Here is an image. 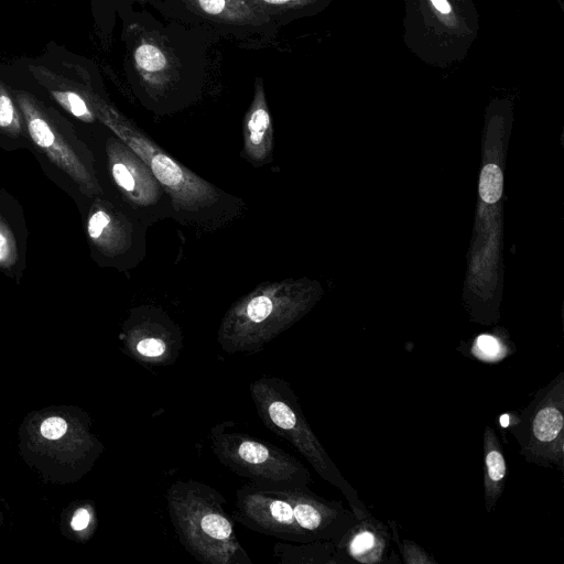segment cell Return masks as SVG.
<instances>
[{
    "mask_svg": "<svg viewBox=\"0 0 564 564\" xmlns=\"http://www.w3.org/2000/svg\"><path fill=\"white\" fill-rule=\"evenodd\" d=\"M235 521L286 542H338L357 522L341 502L310 487L264 488L249 482L236 491Z\"/></svg>",
    "mask_w": 564,
    "mask_h": 564,
    "instance_id": "cell-1",
    "label": "cell"
},
{
    "mask_svg": "<svg viewBox=\"0 0 564 564\" xmlns=\"http://www.w3.org/2000/svg\"><path fill=\"white\" fill-rule=\"evenodd\" d=\"M167 513L183 547L203 564H252L239 542L226 498L207 484L176 480L166 489Z\"/></svg>",
    "mask_w": 564,
    "mask_h": 564,
    "instance_id": "cell-2",
    "label": "cell"
},
{
    "mask_svg": "<svg viewBox=\"0 0 564 564\" xmlns=\"http://www.w3.org/2000/svg\"><path fill=\"white\" fill-rule=\"evenodd\" d=\"M315 295L303 279L262 283L227 310L217 341L228 354L257 352L302 318Z\"/></svg>",
    "mask_w": 564,
    "mask_h": 564,
    "instance_id": "cell-3",
    "label": "cell"
},
{
    "mask_svg": "<svg viewBox=\"0 0 564 564\" xmlns=\"http://www.w3.org/2000/svg\"><path fill=\"white\" fill-rule=\"evenodd\" d=\"M249 392L263 425L290 443L319 477L340 490L357 520L370 516L315 435L290 383L279 377L262 376L250 383Z\"/></svg>",
    "mask_w": 564,
    "mask_h": 564,
    "instance_id": "cell-4",
    "label": "cell"
},
{
    "mask_svg": "<svg viewBox=\"0 0 564 564\" xmlns=\"http://www.w3.org/2000/svg\"><path fill=\"white\" fill-rule=\"evenodd\" d=\"M14 95L34 152L84 198L102 195L93 154L69 122L30 94L15 91Z\"/></svg>",
    "mask_w": 564,
    "mask_h": 564,
    "instance_id": "cell-5",
    "label": "cell"
},
{
    "mask_svg": "<svg viewBox=\"0 0 564 564\" xmlns=\"http://www.w3.org/2000/svg\"><path fill=\"white\" fill-rule=\"evenodd\" d=\"M212 451L217 459L249 484L264 488L310 487L307 468L282 448L239 431L225 421L209 431Z\"/></svg>",
    "mask_w": 564,
    "mask_h": 564,
    "instance_id": "cell-6",
    "label": "cell"
},
{
    "mask_svg": "<svg viewBox=\"0 0 564 564\" xmlns=\"http://www.w3.org/2000/svg\"><path fill=\"white\" fill-rule=\"evenodd\" d=\"M90 106L95 116L148 164L177 212L199 213L218 202L219 193L210 183L176 162L112 110L95 101Z\"/></svg>",
    "mask_w": 564,
    "mask_h": 564,
    "instance_id": "cell-7",
    "label": "cell"
},
{
    "mask_svg": "<svg viewBox=\"0 0 564 564\" xmlns=\"http://www.w3.org/2000/svg\"><path fill=\"white\" fill-rule=\"evenodd\" d=\"M510 433L527 462L563 470L564 372L535 393L518 415Z\"/></svg>",
    "mask_w": 564,
    "mask_h": 564,
    "instance_id": "cell-8",
    "label": "cell"
},
{
    "mask_svg": "<svg viewBox=\"0 0 564 564\" xmlns=\"http://www.w3.org/2000/svg\"><path fill=\"white\" fill-rule=\"evenodd\" d=\"M84 229L91 257L99 264H115L130 251L133 228L128 217L112 203L96 196L84 216Z\"/></svg>",
    "mask_w": 564,
    "mask_h": 564,
    "instance_id": "cell-9",
    "label": "cell"
},
{
    "mask_svg": "<svg viewBox=\"0 0 564 564\" xmlns=\"http://www.w3.org/2000/svg\"><path fill=\"white\" fill-rule=\"evenodd\" d=\"M109 176L123 199L133 207H152L164 189L148 164L119 138L106 143Z\"/></svg>",
    "mask_w": 564,
    "mask_h": 564,
    "instance_id": "cell-10",
    "label": "cell"
},
{
    "mask_svg": "<svg viewBox=\"0 0 564 564\" xmlns=\"http://www.w3.org/2000/svg\"><path fill=\"white\" fill-rule=\"evenodd\" d=\"M128 354L144 367L175 362L182 350V335L176 326L159 314L133 316L124 332Z\"/></svg>",
    "mask_w": 564,
    "mask_h": 564,
    "instance_id": "cell-11",
    "label": "cell"
},
{
    "mask_svg": "<svg viewBox=\"0 0 564 564\" xmlns=\"http://www.w3.org/2000/svg\"><path fill=\"white\" fill-rule=\"evenodd\" d=\"M28 229L23 209L0 189V271L20 283L26 267Z\"/></svg>",
    "mask_w": 564,
    "mask_h": 564,
    "instance_id": "cell-12",
    "label": "cell"
},
{
    "mask_svg": "<svg viewBox=\"0 0 564 564\" xmlns=\"http://www.w3.org/2000/svg\"><path fill=\"white\" fill-rule=\"evenodd\" d=\"M390 539L388 528L372 514L357 520L335 543V563L382 564L388 561Z\"/></svg>",
    "mask_w": 564,
    "mask_h": 564,
    "instance_id": "cell-13",
    "label": "cell"
},
{
    "mask_svg": "<svg viewBox=\"0 0 564 564\" xmlns=\"http://www.w3.org/2000/svg\"><path fill=\"white\" fill-rule=\"evenodd\" d=\"M273 128L261 82L258 80L250 108L243 121L245 158L254 166L268 163L272 156Z\"/></svg>",
    "mask_w": 564,
    "mask_h": 564,
    "instance_id": "cell-14",
    "label": "cell"
},
{
    "mask_svg": "<svg viewBox=\"0 0 564 564\" xmlns=\"http://www.w3.org/2000/svg\"><path fill=\"white\" fill-rule=\"evenodd\" d=\"M507 478V463L502 446L492 427L484 431V497L490 513L502 496Z\"/></svg>",
    "mask_w": 564,
    "mask_h": 564,
    "instance_id": "cell-15",
    "label": "cell"
},
{
    "mask_svg": "<svg viewBox=\"0 0 564 564\" xmlns=\"http://www.w3.org/2000/svg\"><path fill=\"white\" fill-rule=\"evenodd\" d=\"M335 554L333 541L278 542L273 546V557L280 564H336Z\"/></svg>",
    "mask_w": 564,
    "mask_h": 564,
    "instance_id": "cell-16",
    "label": "cell"
},
{
    "mask_svg": "<svg viewBox=\"0 0 564 564\" xmlns=\"http://www.w3.org/2000/svg\"><path fill=\"white\" fill-rule=\"evenodd\" d=\"M0 148L17 150L30 148L23 117L17 101L0 84Z\"/></svg>",
    "mask_w": 564,
    "mask_h": 564,
    "instance_id": "cell-17",
    "label": "cell"
},
{
    "mask_svg": "<svg viewBox=\"0 0 564 564\" xmlns=\"http://www.w3.org/2000/svg\"><path fill=\"white\" fill-rule=\"evenodd\" d=\"M53 98L75 118L90 123L96 116L90 104L78 93L73 90H53Z\"/></svg>",
    "mask_w": 564,
    "mask_h": 564,
    "instance_id": "cell-18",
    "label": "cell"
},
{
    "mask_svg": "<svg viewBox=\"0 0 564 564\" xmlns=\"http://www.w3.org/2000/svg\"><path fill=\"white\" fill-rule=\"evenodd\" d=\"M503 176L497 164H486L479 177L480 198L488 204L496 203L502 194Z\"/></svg>",
    "mask_w": 564,
    "mask_h": 564,
    "instance_id": "cell-19",
    "label": "cell"
},
{
    "mask_svg": "<svg viewBox=\"0 0 564 564\" xmlns=\"http://www.w3.org/2000/svg\"><path fill=\"white\" fill-rule=\"evenodd\" d=\"M471 354L480 360L495 362L505 358L508 350L497 337L482 334L476 338Z\"/></svg>",
    "mask_w": 564,
    "mask_h": 564,
    "instance_id": "cell-20",
    "label": "cell"
},
{
    "mask_svg": "<svg viewBox=\"0 0 564 564\" xmlns=\"http://www.w3.org/2000/svg\"><path fill=\"white\" fill-rule=\"evenodd\" d=\"M135 62L141 70L148 73H158L165 66V56L155 45L141 44L134 53Z\"/></svg>",
    "mask_w": 564,
    "mask_h": 564,
    "instance_id": "cell-21",
    "label": "cell"
},
{
    "mask_svg": "<svg viewBox=\"0 0 564 564\" xmlns=\"http://www.w3.org/2000/svg\"><path fill=\"white\" fill-rule=\"evenodd\" d=\"M389 523L392 530L391 536L399 546L403 562L408 564L436 563L433 556H430V554H427L423 547H421L413 541L406 539L400 540L398 536V531L394 528V522L390 521Z\"/></svg>",
    "mask_w": 564,
    "mask_h": 564,
    "instance_id": "cell-22",
    "label": "cell"
},
{
    "mask_svg": "<svg viewBox=\"0 0 564 564\" xmlns=\"http://www.w3.org/2000/svg\"><path fill=\"white\" fill-rule=\"evenodd\" d=\"M206 14L217 18H235L241 13L240 0H195Z\"/></svg>",
    "mask_w": 564,
    "mask_h": 564,
    "instance_id": "cell-23",
    "label": "cell"
},
{
    "mask_svg": "<svg viewBox=\"0 0 564 564\" xmlns=\"http://www.w3.org/2000/svg\"><path fill=\"white\" fill-rule=\"evenodd\" d=\"M66 431L67 423L59 416H50L45 419L40 426L42 436L47 440H57L62 437Z\"/></svg>",
    "mask_w": 564,
    "mask_h": 564,
    "instance_id": "cell-24",
    "label": "cell"
},
{
    "mask_svg": "<svg viewBox=\"0 0 564 564\" xmlns=\"http://www.w3.org/2000/svg\"><path fill=\"white\" fill-rule=\"evenodd\" d=\"M254 8L270 11L271 13H280L291 11V8L299 0H248Z\"/></svg>",
    "mask_w": 564,
    "mask_h": 564,
    "instance_id": "cell-25",
    "label": "cell"
},
{
    "mask_svg": "<svg viewBox=\"0 0 564 564\" xmlns=\"http://www.w3.org/2000/svg\"><path fill=\"white\" fill-rule=\"evenodd\" d=\"M89 523L90 512L85 508L76 510L70 521L72 529L75 531L85 530L89 525Z\"/></svg>",
    "mask_w": 564,
    "mask_h": 564,
    "instance_id": "cell-26",
    "label": "cell"
},
{
    "mask_svg": "<svg viewBox=\"0 0 564 564\" xmlns=\"http://www.w3.org/2000/svg\"><path fill=\"white\" fill-rule=\"evenodd\" d=\"M433 6L441 12V13H448L451 11V6L447 2V0H431Z\"/></svg>",
    "mask_w": 564,
    "mask_h": 564,
    "instance_id": "cell-27",
    "label": "cell"
}]
</instances>
